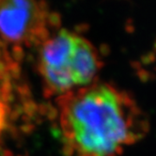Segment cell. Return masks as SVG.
I'll return each instance as SVG.
<instances>
[{
  "label": "cell",
  "instance_id": "obj_1",
  "mask_svg": "<svg viewBox=\"0 0 156 156\" xmlns=\"http://www.w3.org/2000/svg\"><path fill=\"white\" fill-rule=\"evenodd\" d=\"M61 136L73 156H120L147 135L136 100L109 83L93 82L58 96Z\"/></svg>",
  "mask_w": 156,
  "mask_h": 156
},
{
  "label": "cell",
  "instance_id": "obj_2",
  "mask_svg": "<svg viewBox=\"0 0 156 156\" xmlns=\"http://www.w3.org/2000/svg\"><path fill=\"white\" fill-rule=\"evenodd\" d=\"M101 67L93 44L67 29H60L40 45L38 71L52 94L61 96L90 85Z\"/></svg>",
  "mask_w": 156,
  "mask_h": 156
},
{
  "label": "cell",
  "instance_id": "obj_3",
  "mask_svg": "<svg viewBox=\"0 0 156 156\" xmlns=\"http://www.w3.org/2000/svg\"><path fill=\"white\" fill-rule=\"evenodd\" d=\"M49 9L44 2L0 1V38L17 45L41 43L48 37Z\"/></svg>",
  "mask_w": 156,
  "mask_h": 156
},
{
  "label": "cell",
  "instance_id": "obj_4",
  "mask_svg": "<svg viewBox=\"0 0 156 156\" xmlns=\"http://www.w3.org/2000/svg\"><path fill=\"white\" fill-rule=\"evenodd\" d=\"M0 59V136L6 129L9 116V90L6 81V70Z\"/></svg>",
  "mask_w": 156,
  "mask_h": 156
}]
</instances>
